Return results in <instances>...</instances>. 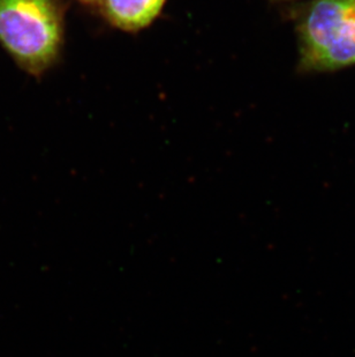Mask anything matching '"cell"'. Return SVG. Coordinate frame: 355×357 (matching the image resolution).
Listing matches in <instances>:
<instances>
[{
	"mask_svg": "<svg viewBox=\"0 0 355 357\" xmlns=\"http://www.w3.org/2000/svg\"><path fill=\"white\" fill-rule=\"evenodd\" d=\"M66 0H0V47L21 71L42 79L64 54Z\"/></svg>",
	"mask_w": 355,
	"mask_h": 357,
	"instance_id": "6da1fadb",
	"label": "cell"
},
{
	"mask_svg": "<svg viewBox=\"0 0 355 357\" xmlns=\"http://www.w3.org/2000/svg\"><path fill=\"white\" fill-rule=\"evenodd\" d=\"M299 71L323 73L355 65V0H312L295 10Z\"/></svg>",
	"mask_w": 355,
	"mask_h": 357,
	"instance_id": "7a4b0ae2",
	"label": "cell"
},
{
	"mask_svg": "<svg viewBox=\"0 0 355 357\" xmlns=\"http://www.w3.org/2000/svg\"><path fill=\"white\" fill-rule=\"evenodd\" d=\"M168 0H101L97 12L109 26L136 34L161 17Z\"/></svg>",
	"mask_w": 355,
	"mask_h": 357,
	"instance_id": "3957f363",
	"label": "cell"
},
{
	"mask_svg": "<svg viewBox=\"0 0 355 357\" xmlns=\"http://www.w3.org/2000/svg\"><path fill=\"white\" fill-rule=\"evenodd\" d=\"M77 3H80L81 6L86 7L88 10H97L101 0H75Z\"/></svg>",
	"mask_w": 355,
	"mask_h": 357,
	"instance_id": "277c9868",
	"label": "cell"
},
{
	"mask_svg": "<svg viewBox=\"0 0 355 357\" xmlns=\"http://www.w3.org/2000/svg\"><path fill=\"white\" fill-rule=\"evenodd\" d=\"M270 3H290V1H295V0H269Z\"/></svg>",
	"mask_w": 355,
	"mask_h": 357,
	"instance_id": "5b68a950",
	"label": "cell"
}]
</instances>
